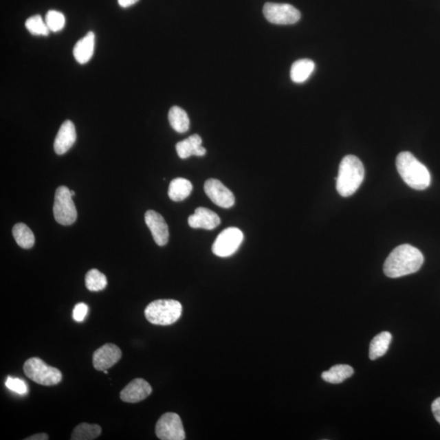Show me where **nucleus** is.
<instances>
[{
	"instance_id": "1",
	"label": "nucleus",
	"mask_w": 440,
	"mask_h": 440,
	"mask_svg": "<svg viewBox=\"0 0 440 440\" xmlns=\"http://www.w3.org/2000/svg\"><path fill=\"white\" fill-rule=\"evenodd\" d=\"M424 263V254L410 245H402L389 254L384 263V272L390 278H398L415 274Z\"/></svg>"
},
{
	"instance_id": "2",
	"label": "nucleus",
	"mask_w": 440,
	"mask_h": 440,
	"mask_svg": "<svg viewBox=\"0 0 440 440\" xmlns=\"http://www.w3.org/2000/svg\"><path fill=\"white\" fill-rule=\"evenodd\" d=\"M396 167L408 186L424 190L430 184V174L426 167L409 152H402L396 157Z\"/></svg>"
},
{
	"instance_id": "3",
	"label": "nucleus",
	"mask_w": 440,
	"mask_h": 440,
	"mask_svg": "<svg viewBox=\"0 0 440 440\" xmlns=\"http://www.w3.org/2000/svg\"><path fill=\"white\" fill-rule=\"evenodd\" d=\"M364 178L362 161L354 155L342 158L337 178V190L342 197H350L358 191Z\"/></svg>"
},
{
	"instance_id": "4",
	"label": "nucleus",
	"mask_w": 440,
	"mask_h": 440,
	"mask_svg": "<svg viewBox=\"0 0 440 440\" xmlns=\"http://www.w3.org/2000/svg\"><path fill=\"white\" fill-rule=\"evenodd\" d=\"M182 305L174 299H160L145 308L144 315L148 322L157 325H170L182 316Z\"/></svg>"
},
{
	"instance_id": "5",
	"label": "nucleus",
	"mask_w": 440,
	"mask_h": 440,
	"mask_svg": "<svg viewBox=\"0 0 440 440\" xmlns=\"http://www.w3.org/2000/svg\"><path fill=\"white\" fill-rule=\"evenodd\" d=\"M24 373L30 380L39 385L54 386L63 380V373L38 358H30L24 364Z\"/></svg>"
},
{
	"instance_id": "6",
	"label": "nucleus",
	"mask_w": 440,
	"mask_h": 440,
	"mask_svg": "<svg viewBox=\"0 0 440 440\" xmlns=\"http://www.w3.org/2000/svg\"><path fill=\"white\" fill-rule=\"evenodd\" d=\"M72 192L65 186H60L55 193L54 214L56 221L61 226H72L77 219V210Z\"/></svg>"
},
{
	"instance_id": "7",
	"label": "nucleus",
	"mask_w": 440,
	"mask_h": 440,
	"mask_svg": "<svg viewBox=\"0 0 440 440\" xmlns=\"http://www.w3.org/2000/svg\"><path fill=\"white\" fill-rule=\"evenodd\" d=\"M244 235L239 228L230 227L220 232L212 245V252L219 257H230L239 249Z\"/></svg>"
},
{
	"instance_id": "8",
	"label": "nucleus",
	"mask_w": 440,
	"mask_h": 440,
	"mask_svg": "<svg viewBox=\"0 0 440 440\" xmlns=\"http://www.w3.org/2000/svg\"><path fill=\"white\" fill-rule=\"evenodd\" d=\"M263 15L272 24L292 25L301 19V13L288 3H267L263 6Z\"/></svg>"
},
{
	"instance_id": "9",
	"label": "nucleus",
	"mask_w": 440,
	"mask_h": 440,
	"mask_svg": "<svg viewBox=\"0 0 440 440\" xmlns=\"http://www.w3.org/2000/svg\"><path fill=\"white\" fill-rule=\"evenodd\" d=\"M155 432L162 440L186 439V431L177 413L166 412L162 415L156 424Z\"/></svg>"
},
{
	"instance_id": "10",
	"label": "nucleus",
	"mask_w": 440,
	"mask_h": 440,
	"mask_svg": "<svg viewBox=\"0 0 440 440\" xmlns=\"http://www.w3.org/2000/svg\"><path fill=\"white\" fill-rule=\"evenodd\" d=\"M204 190L210 199L219 208H230L235 204L234 195L218 179L206 180Z\"/></svg>"
},
{
	"instance_id": "11",
	"label": "nucleus",
	"mask_w": 440,
	"mask_h": 440,
	"mask_svg": "<svg viewBox=\"0 0 440 440\" xmlns=\"http://www.w3.org/2000/svg\"><path fill=\"white\" fill-rule=\"evenodd\" d=\"M122 358V351L113 343H107L94 354V366L98 371H108Z\"/></svg>"
},
{
	"instance_id": "12",
	"label": "nucleus",
	"mask_w": 440,
	"mask_h": 440,
	"mask_svg": "<svg viewBox=\"0 0 440 440\" xmlns=\"http://www.w3.org/2000/svg\"><path fill=\"white\" fill-rule=\"evenodd\" d=\"M144 219L156 244L160 246L166 245L169 240V230L164 218L156 211L148 210Z\"/></svg>"
},
{
	"instance_id": "13",
	"label": "nucleus",
	"mask_w": 440,
	"mask_h": 440,
	"mask_svg": "<svg viewBox=\"0 0 440 440\" xmlns=\"http://www.w3.org/2000/svg\"><path fill=\"white\" fill-rule=\"evenodd\" d=\"M152 387L142 378H135L122 389L120 398L123 402L135 404L142 402L152 393Z\"/></svg>"
},
{
	"instance_id": "14",
	"label": "nucleus",
	"mask_w": 440,
	"mask_h": 440,
	"mask_svg": "<svg viewBox=\"0 0 440 440\" xmlns=\"http://www.w3.org/2000/svg\"><path fill=\"white\" fill-rule=\"evenodd\" d=\"M77 138L76 126L70 120H66L60 126L54 142V151L58 155L68 152L76 143Z\"/></svg>"
},
{
	"instance_id": "15",
	"label": "nucleus",
	"mask_w": 440,
	"mask_h": 440,
	"mask_svg": "<svg viewBox=\"0 0 440 440\" xmlns=\"http://www.w3.org/2000/svg\"><path fill=\"white\" fill-rule=\"evenodd\" d=\"M188 223L192 228L212 230L217 228L221 221L219 215L214 211L205 208H198L195 214L188 217Z\"/></svg>"
},
{
	"instance_id": "16",
	"label": "nucleus",
	"mask_w": 440,
	"mask_h": 440,
	"mask_svg": "<svg viewBox=\"0 0 440 440\" xmlns=\"http://www.w3.org/2000/svg\"><path fill=\"white\" fill-rule=\"evenodd\" d=\"M201 144L202 140L200 135L195 134L177 143L175 148L178 156L182 160H186L191 156L201 157L206 153V148L201 146Z\"/></svg>"
},
{
	"instance_id": "17",
	"label": "nucleus",
	"mask_w": 440,
	"mask_h": 440,
	"mask_svg": "<svg viewBox=\"0 0 440 440\" xmlns=\"http://www.w3.org/2000/svg\"><path fill=\"white\" fill-rule=\"evenodd\" d=\"M95 34L87 33L74 47V56L79 64H86L94 54Z\"/></svg>"
},
{
	"instance_id": "18",
	"label": "nucleus",
	"mask_w": 440,
	"mask_h": 440,
	"mask_svg": "<svg viewBox=\"0 0 440 440\" xmlns=\"http://www.w3.org/2000/svg\"><path fill=\"white\" fill-rule=\"evenodd\" d=\"M315 63L309 59L296 61L290 69V78L296 83L305 82L310 78L315 69Z\"/></svg>"
},
{
	"instance_id": "19",
	"label": "nucleus",
	"mask_w": 440,
	"mask_h": 440,
	"mask_svg": "<svg viewBox=\"0 0 440 440\" xmlns=\"http://www.w3.org/2000/svg\"><path fill=\"white\" fill-rule=\"evenodd\" d=\"M354 374V369L350 365L336 364L330 368L329 371L321 374V377L325 382L332 384H340L351 377Z\"/></svg>"
},
{
	"instance_id": "20",
	"label": "nucleus",
	"mask_w": 440,
	"mask_h": 440,
	"mask_svg": "<svg viewBox=\"0 0 440 440\" xmlns=\"http://www.w3.org/2000/svg\"><path fill=\"white\" fill-rule=\"evenodd\" d=\"M393 340L389 332H382L373 338L369 346V358L374 360L384 355L388 351L389 346Z\"/></svg>"
},
{
	"instance_id": "21",
	"label": "nucleus",
	"mask_w": 440,
	"mask_h": 440,
	"mask_svg": "<svg viewBox=\"0 0 440 440\" xmlns=\"http://www.w3.org/2000/svg\"><path fill=\"white\" fill-rule=\"evenodd\" d=\"M192 184L189 180L184 178H176L170 182L168 196L174 201H182L190 195Z\"/></svg>"
},
{
	"instance_id": "22",
	"label": "nucleus",
	"mask_w": 440,
	"mask_h": 440,
	"mask_svg": "<svg viewBox=\"0 0 440 440\" xmlns=\"http://www.w3.org/2000/svg\"><path fill=\"white\" fill-rule=\"evenodd\" d=\"M168 120L171 127L179 133H184L188 131L190 121L187 113L182 108L171 107L168 113Z\"/></svg>"
},
{
	"instance_id": "23",
	"label": "nucleus",
	"mask_w": 440,
	"mask_h": 440,
	"mask_svg": "<svg viewBox=\"0 0 440 440\" xmlns=\"http://www.w3.org/2000/svg\"><path fill=\"white\" fill-rule=\"evenodd\" d=\"M12 235L17 244L23 249L32 248L34 245V235L32 230L23 223L15 224L12 228Z\"/></svg>"
},
{
	"instance_id": "24",
	"label": "nucleus",
	"mask_w": 440,
	"mask_h": 440,
	"mask_svg": "<svg viewBox=\"0 0 440 440\" xmlns=\"http://www.w3.org/2000/svg\"><path fill=\"white\" fill-rule=\"evenodd\" d=\"M101 428L99 425L81 424L74 429L72 440H92L100 437Z\"/></svg>"
},
{
	"instance_id": "25",
	"label": "nucleus",
	"mask_w": 440,
	"mask_h": 440,
	"mask_svg": "<svg viewBox=\"0 0 440 440\" xmlns=\"http://www.w3.org/2000/svg\"><path fill=\"white\" fill-rule=\"evenodd\" d=\"M86 287L91 292H98L107 287V276L98 270H91L85 276Z\"/></svg>"
},
{
	"instance_id": "26",
	"label": "nucleus",
	"mask_w": 440,
	"mask_h": 440,
	"mask_svg": "<svg viewBox=\"0 0 440 440\" xmlns=\"http://www.w3.org/2000/svg\"><path fill=\"white\" fill-rule=\"evenodd\" d=\"M25 25L29 32L34 35L47 36L50 33V30L47 28L46 22L43 21L41 16L39 15L30 17L26 20Z\"/></svg>"
},
{
	"instance_id": "27",
	"label": "nucleus",
	"mask_w": 440,
	"mask_h": 440,
	"mask_svg": "<svg viewBox=\"0 0 440 440\" xmlns=\"http://www.w3.org/2000/svg\"><path fill=\"white\" fill-rule=\"evenodd\" d=\"M45 22L50 32H58L64 28L65 19L63 13L51 10L48 11L46 14Z\"/></svg>"
},
{
	"instance_id": "28",
	"label": "nucleus",
	"mask_w": 440,
	"mask_h": 440,
	"mask_svg": "<svg viewBox=\"0 0 440 440\" xmlns=\"http://www.w3.org/2000/svg\"><path fill=\"white\" fill-rule=\"evenodd\" d=\"M6 385L8 389L19 395H24L28 390V387L26 386L25 382L19 380V378L8 377Z\"/></svg>"
},
{
	"instance_id": "29",
	"label": "nucleus",
	"mask_w": 440,
	"mask_h": 440,
	"mask_svg": "<svg viewBox=\"0 0 440 440\" xmlns=\"http://www.w3.org/2000/svg\"><path fill=\"white\" fill-rule=\"evenodd\" d=\"M88 312V306L83 302H79L74 306L73 310V318L78 322L85 320Z\"/></svg>"
},
{
	"instance_id": "30",
	"label": "nucleus",
	"mask_w": 440,
	"mask_h": 440,
	"mask_svg": "<svg viewBox=\"0 0 440 440\" xmlns=\"http://www.w3.org/2000/svg\"><path fill=\"white\" fill-rule=\"evenodd\" d=\"M431 409H432L435 420H437L440 424V397L434 400L432 403V406H431Z\"/></svg>"
},
{
	"instance_id": "31",
	"label": "nucleus",
	"mask_w": 440,
	"mask_h": 440,
	"mask_svg": "<svg viewBox=\"0 0 440 440\" xmlns=\"http://www.w3.org/2000/svg\"><path fill=\"white\" fill-rule=\"evenodd\" d=\"M50 439V437L45 433H39L36 434L32 435L28 438H25V440H47Z\"/></svg>"
},
{
	"instance_id": "32",
	"label": "nucleus",
	"mask_w": 440,
	"mask_h": 440,
	"mask_svg": "<svg viewBox=\"0 0 440 440\" xmlns=\"http://www.w3.org/2000/svg\"><path fill=\"white\" fill-rule=\"evenodd\" d=\"M118 1L121 7L129 8L132 6H134V4L138 3L139 0H118Z\"/></svg>"
},
{
	"instance_id": "33",
	"label": "nucleus",
	"mask_w": 440,
	"mask_h": 440,
	"mask_svg": "<svg viewBox=\"0 0 440 440\" xmlns=\"http://www.w3.org/2000/svg\"><path fill=\"white\" fill-rule=\"evenodd\" d=\"M70 192H72V197L76 196V192H74V191L70 190Z\"/></svg>"
},
{
	"instance_id": "34",
	"label": "nucleus",
	"mask_w": 440,
	"mask_h": 440,
	"mask_svg": "<svg viewBox=\"0 0 440 440\" xmlns=\"http://www.w3.org/2000/svg\"><path fill=\"white\" fill-rule=\"evenodd\" d=\"M103 372H104L105 374H107V373H108V371H104Z\"/></svg>"
}]
</instances>
